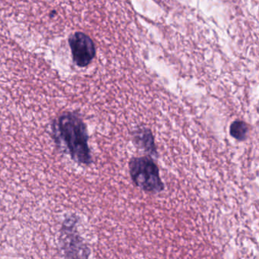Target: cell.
<instances>
[{
  "mask_svg": "<svg viewBox=\"0 0 259 259\" xmlns=\"http://www.w3.org/2000/svg\"><path fill=\"white\" fill-rule=\"evenodd\" d=\"M248 128L243 121L236 120L230 125V134L238 141H244L247 137Z\"/></svg>",
  "mask_w": 259,
  "mask_h": 259,
  "instance_id": "cell-6",
  "label": "cell"
},
{
  "mask_svg": "<svg viewBox=\"0 0 259 259\" xmlns=\"http://www.w3.org/2000/svg\"><path fill=\"white\" fill-rule=\"evenodd\" d=\"M57 133L74 160L89 165L92 162L85 124L76 113L66 112L55 122Z\"/></svg>",
  "mask_w": 259,
  "mask_h": 259,
  "instance_id": "cell-1",
  "label": "cell"
},
{
  "mask_svg": "<svg viewBox=\"0 0 259 259\" xmlns=\"http://www.w3.org/2000/svg\"><path fill=\"white\" fill-rule=\"evenodd\" d=\"M74 63L79 67L89 66L96 55V48L92 39L80 31L74 33L69 37Z\"/></svg>",
  "mask_w": 259,
  "mask_h": 259,
  "instance_id": "cell-3",
  "label": "cell"
},
{
  "mask_svg": "<svg viewBox=\"0 0 259 259\" xmlns=\"http://www.w3.org/2000/svg\"><path fill=\"white\" fill-rule=\"evenodd\" d=\"M134 142L138 146L143 148L147 152L154 156L157 155L154 137L151 130L145 128L138 130L134 133Z\"/></svg>",
  "mask_w": 259,
  "mask_h": 259,
  "instance_id": "cell-5",
  "label": "cell"
},
{
  "mask_svg": "<svg viewBox=\"0 0 259 259\" xmlns=\"http://www.w3.org/2000/svg\"><path fill=\"white\" fill-rule=\"evenodd\" d=\"M132 180L145 192H160L163 184L156 163L148 157H134L130 162Z\"/></svg>",
  "mask_w": 259,
  "mask_h": 259,
  "instance_id": "cell-2",
  "label": "cell"
},
{
  "mask_svg": "<svg viewBox=\"0 0 259 259\" xmlns=\"http://www.w3.org/2000/svg\"><path fill=\"white\" fill-rule=\"evenodd\" d=\"M65 251L69 257L74 259H87L90 254L87 245L83 243L77 235L71 233V235L66 234L65 238Z\"/></svg>",
  "mask_w": 259,
  "mask_h": 259,
  "instance_id": "cell-4",
  "label": "cell"
}]
</instances>
